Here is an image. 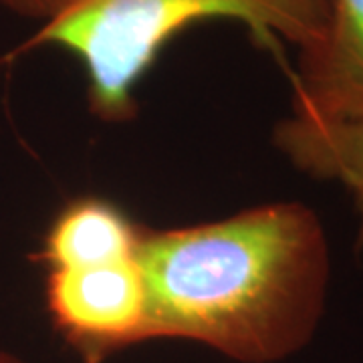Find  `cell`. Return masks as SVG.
Instances as JSON below:
<instances>
[{
  "label": "cell",
  "instance_id": "obj_4",
  "mask_svg": "<svg viewBox=\"0 0 363 363\" xmlns=\"http://www.w3.org/2000/svg\"><path fill=\"white\" fill-rule=\"evenodd\" d=\"M293 117H363V0H331L321 39L298 51Z\"/></svg>",
  "mask_w": 363,
  "mask_h": 363
},
{
  "label": "cell",
  "instance_id": "obj_1",
  "mask_svg": "<svg viewBox=\"0 0 363 363\" xmlns=\"http://www.w3.org/2000/svg\"><path fill=\"white\" fill-rule=\"evenodd\" d=\"M138 262L145 341H196L240 363H274L303 350L331 281L323 222L301 202L182 228L143 226Z\"/></svg>",
  "mask_w": 363,
  "mask_h": 363
},
{
  "label": "cell",
  "instance_id": "obj_2",
  "mask_svg": "<svg viewBox=\"0 0 363 363\" xmlns=\"http://www.w3.org/2000/svg\"><path fill=\"white\" fill-rule=\"evenodd\" d=\"M331 0H67L52 18L2 63L40 47L71 52L87 79L95 117L121 123L138 113L135 91L157 57L186 28L210 18L247 26L267 49L298 51L323 35Z\"/></svg>",
  "mask_w": 363,
  "mask_h": 363
},
{
  "label": "cell",
  "instance_id": "obj_5",
  "mask_svg": "<svg viewBox=\"0 0 363 363\" xmlns=\"http://www.w3.org/2000/svg\"><path fill=\"white\" fill-rule=\"evenodd\" d=\"M142 224L113 202L81 196L57 212L35 262L51 269H89L138 257Z\"/></svg>",
  "mask_w": 363,
  "mask_h": 363
},
{
  "label": "cell",
  "instance_id": "obj_3",
  "mask_svg": "<svg viewBox=\"0 0 363 363\" xmlns=\"http://www.w3.org/2000/svg\"><path fill=\"white\" fill-rule=\"evenodd\" d=\"M45 303L52 327L83 363L145 341L147 295L138 257L89 269H51Z\"/></svg>",
  "mask_w": 363,
  "mask_h": 363
},
{
  "label": "cell",
  "instance_id": "obj_6",
  "mask_svg": "<svg viewBox=\"0 0 363 363\" xmlns=\"http://www.w3.org/2000/svg\"><path fill=\"white\" fill-rule=\"evenodd\" d=\"M272 143L301 174L350 190L359 214L357 247L363 248V117L311 121L291 116L277 123Z\"/></svg>",
  "mask_w": 363,
  "mask_h": 363
},
{
  "label": "cell",
  "instance_id": "obj_7",
  "mask_svg": "<svg viewBox=\"0 0 363 363\" xmlns=\"http://www.w3.org/2000/svg\"><path fill=\"white\" fill-rule=\"evenodd\" d=\"M0 2H4L6 6H11L16 13L33 16V18H40L45 23L65 6L67 0H0Z\"/></svg>",
  "mask_w": 363,
  "mask_h": 363
},
{
  "label": "cell",
  "instance_id": "obj_8",
  "mask_svg": "<svg viewBox=\"0 0 363 363\" xmlns=\"http://www.w3.org/2000/svg\"><path fill=\"white\" fill-rule=\"evenodd\" d=\"M0 363H25L21 357H16L13 353H6V351H0Z\"/></svg>",
  "mask_w": 363,
  "mask_h": 363
}]
</instances>
